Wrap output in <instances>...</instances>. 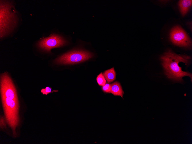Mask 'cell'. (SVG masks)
I'll return each mask as SVG.
<instances>
[{
	"instance_id": "8992f818",
	"label": "cell",
	"mask_w": 192,
	"mask_h": 144,
	"mask_svg": "<svg viewBox=\"0 0 192 144\" xmlns=\"http://www.w3.org/2000/svg\"><path fill=\"white\" fill-rule=\"evenodd\" d=\"M66 43L61 37L53 34L49 37L40 40L38 42V45L41 48L49 52L51 49L62 46Z\"/></svg>"
},
{
	"instance_id": "277c9868",
	"label": "cell",
	"mask_w": 192,
	"mask_h": 144,
	"mask_svg": "<svg viewBox=\"0 0 192 144\" xmlns=\"http://www.w3.org/2000/svg\"><path fill=\"white\" fill-rule=\"evenodd\" d=\"M93 56V54L88 51H73L63 54L56 59L55 61L58 64H73L88 60Z\"/></svg>"
},
{
	"instance_id": "30bf717a",
	"label": "cell",
	"mask_w": 192,
	"mask_h": 144,
	"mask_svg": "<svg viewBox=\"0 0 192 144\" xmlns=\"http://www.w3.org/2000/svg\"><path fill=\"white\" fill-rule=\"evenodd\" d=\"M96 80L98 85L100 86H104L106 83V80L102 73H101L97 76Z\"/></svg>"
},
{
	"instance_id": "5b68a950",
	"label": "cell",
	"mask_w": 192,
	"mask_h": 144,
	"mask_svg": "<svg viewBox=\"0 0 192 144\" xmlns=\"http://www.w3.org/2000/svg\"><path fill=\"white\" fill-rule=\"evenodd\" d=\"M170 39L174 45L184 47H190L191 40L186 32L180 26L172 28L170 33Z\"/></svg>"
},
{
	"instance_id": "8fae6325",
	"label": "cell",
	"mask_w": 192,
	"mask_h": 144,
	"mask_svg": "<svg viewBox=\"0 0 192 144\" xmlns=\"http://www.w3.org/2000/svg\"><path fill=\"white\" fill-rule=\"evenodd\" d=\"M102 91L105 93H110L111 84L107 83L101 87Z\"/></svg>"
},
{
	"instance_id": "6da1fadb",
	"label": "cell",
	"mask_w": 192,
	"mask_h": 144,
	"mask_svg": "<svg viewBox=\"0 0 192 144\" xmlns=\"http://www.w3.org/2000/svg\"><path fill=\"white\" fill-rule=\"evenodd\" d=\"M0 92L4 112L6 121L13 135H16V129L19 124V105L15 86L8 74L1 75Z\"/></svg>"
},
{
	"instance_id": "ba28073f",
	"label": "cell",
	"mask_w": 192,
	"mask_h": 144,
	"mask_svg": "<svg viewBox=\"0 0 192 144\" xmlns=\"http://www.w3.org/2000/svg\"><path fill=\"white\" fill-rule=\"evenodd\" d=\"M110 93L114 96H118L123 98L124 94L122 86L118 81H116L111 84Z\"/></svg>"
},
{
	"instance_id": "7a4b0ae2",
	"label": "cell",
	"mask_w": 192,
	"mask_h": 144,
	"mask_svg": "<svg viewBox=\"0 0 192 144\" xmlns=\"http://www.w3.org/2000/svg\"><path fill=\"white\" fill-rule=\"evenodd\" d=\"M191 57L186 55L176 54L170 49H168L161 57L162 64L166 75L169 78L174 81L182 82L183 77L188 76L192 79L191 73L182 71L179 64L182 62L188 64Z\"/></svg>"
},
{
	"instance_id": "52a82bcc",
	"label": "cell",
	"mask_w": 192,
	"mask_h": 144,
	"mask_svg": "<svg viewBox=\"0 0 192 144\" xmlns=\"http://www.w3.org/2000/svg\"><path fill=\"white\" fill-rule=\"evenodd\" d=\"M191 0H181L178 4L180 12L183 16H184L187 13L192 5Z\"/></svg>"
},
{
	"instance_id": "3957f363",
	"label": "cell",
	"mask_w": 192,
	"mask_h": 144,
	"mask_svg": "<svg viewBox=\"0 0 192 144\" xmlns=\"http://www.w3.org/2000/svg\"><path fill=\"white\" fill-rule=\"evenodd\" d=\"M11 5L8 2L0 1V37L8 33L16 24V15L11 10Z\"/></svg>"
},
{
	"instance_id": "7c38bea8",
	"label": "cell",
	"mask_w": 192,
	"mask_h": 144,
	"mask_svg": "<svg viewBox=\"0 0 192 144\" xmlns=\"http://www.w3.org/2000/svg\"><path fill=\"white\" fill-rule=\"evenodd\" d=\"M41 92L43 94L47 95L51 92V89L48 87H47L45 89H43L41 90Z\"/></svg>"
},
{
	"instance_id": "9c48e42d",
	"label": "cell",
	"mask_w": 192,
	"mask_h": 144,
	"mask_svg": "<svg viewBox=\"0 0 192 144\" xmlns=\"http://www.w3.org/2000/svg\"><path fill=\"white\" fill-rule=\"evenodd\" d=\"M103 74L108 83L114 81L116 79V73L114 67L105 70Z\"/></svg>"
}]
</instances>
